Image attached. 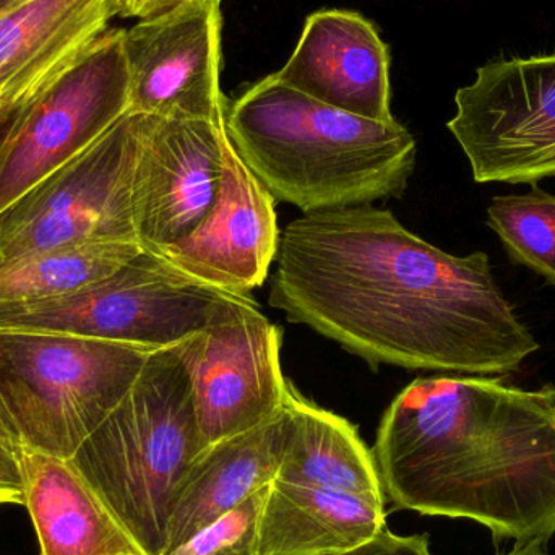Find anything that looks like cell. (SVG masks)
I'll return each mask as SVG.
<instances>
[{"instance_id": "obj_5", "label": "cell", "mask_w": 555, "mask_h": 555, "mask_svg": "<svg viewBox=\"0 0 555 555\" xmlns=\"http://www.w3.org/2000/svg\"><path fill=\"white\" fill-rule=\"evenodd\" d=\"M155 351L59 333L0 330V395L23 446L72 459Z\"/></svg>"}, {"instance_id": "obj_27", "label": "cell", "mask_w": 555, "mask_h": 555, "mask_svg": "<svg viewBox=\"0 0 555 555\" xmlns=\"http://www.w3.org/2000/svg\"><path fill=\"white\" fill-rule=\"evenodd\" d=\"M502 555H551L546 551V546H524L518 547L515 546L511 553L502 554Z\"/></svg>"}, {"instance_id": "obj_28", "label": "cell", "mask_w": 555, "mask_h": 555, "mask_svg": "<svg viewBox=\"0 0 555 555\" xmlns=\"http://www.w3.org/2000/svg\"><path fill=\"white\" fill-rule=\"evenodd\" d=\"M13 113L3 114L0 117V142H2L3 135H5L7 127H9L10 119H12Z\"/></svg>"}, {"instance_id": "obj_19", "label": "cell", "mask_w": 555, "mask_h": 555, "mask_svg": "<svg viewBox=\"0 0 555 555\" xmlns=\"http://www.w3.org/2000/svg\"><path fill=\"white\" fill-rule=\"evenodd\" d=\"M286 404L293 416L276 481L359 495L385 505L372 450L345 417L317 406L293 385Z\"/></svg>"}, {"instance_id": "obj_14", "label": "cell", "mask_w": 555, "mask_h": 555, "mask_svg": "<svg viewBox=\"0 0 555 555\" xmlns=\"http://www.w3.org/2000/svg\"><path fill=\"white\" fill-rule=\"evenodd\" d=\"M273 78L326 106L393 122L390 51L371 20L351 10L307 16L299 42Z\"/></svg>"}, {"instance_id": "obj_29", "label": "cell", "mask_w": 555, "mask_h": 555, "mask_svg": "<svg viewBox=\"0 0 555 555\" xmlns=\"http://www.w3.org/2000/svg\"><path fill=\"white\" fill-rule=\"evenodd\" d=\"M26 2V0H0V13L7 12V10L15 9L20 3Z\"/></svg>"}, {"instance_id": "obj_12", "label": "cell", "mask_w": 555, "mask_h": 555, "mask_svg": "<svg viewBox=\"0 0 555 555\" xmlns=\"http://www.w3.org/2000/svg\"><path fill=\"white\" fill-rule=\"evenodd\" d=\"M224 124L149 116L133 176L137 243L159 250L194 233L217 201Z\"/></svg>"}, {"instance_id": "obj_15", "label": "cell", "mask_w": 555, "mask_h": 555, "mask_svg": "<svg viewBox=\"0 0 555 555\" xmlns=\"http://www.w3.org/2000/svg\"><path fill=\"white\" fill-rule=\"evenodd\" d=\"M116 0H26L0 13V104L22 109L109 31Z\"/></svg>"}, {"instance_id": "obj_20", "label": "cell", "mask_w": 555, "mask_h": 555, "mask_svg": "<svg viewBox=\"0 0 555 555\" xmlns=\"http://www.w3.org/2000/svg\"><path fill=\"white\" fill-rule=\"evenodd\" d=\"M142 253L137 241H83L23 257L0 269V304L74 293L103 280Z\"/></svg>"}, {"instance_id": "obj_13", "label": "cell", "mask_w": 555, "mask_h": 555, "mask_svg": "<svg viewBox=\"0 0 555 555\" xmlns=\"http://www.w3.org/2000/svg\"><path fill=\"white\" fill-rule=\"evenodd\" d=\"M275 202L230 142L220 191L207 217L194 233L155 253L210 286L249 296L266 283L276 260L281 231Z\"/></svg>"}, {"instance_id": "obj_24", "label": "cell", "mask_w": 555, "mask_h": 555, "mask_svg": "<svg viewBox=\"0 0 555 555\" xmlns=\"http://www.w3.org/2000/svg\"><path fill=\"white\" fill-rule=\"evenodd\" d=\"M341 555H433L430 553L429 537L427 534H413V537H398L385 530L374 541Z\"/></svg>"}, {"instance_id": "obj_7", "label": "cell", "mask_w": 555, "mask_h": 555, "mask_svg": "<svg viewBox=\"0 0 555 555\" xmlns=\"http://www.w3.org/2000/svg\"><path fill=\"white\" fill-rule=\"evenodd\" d=\"M146 114L127 113L98 142L0 211V269L83 241H137L133 176Z\"/></svg>"}, {"instance_id": "obj_21", "label": "cell", "mask_w": 555, "mask_h": 555, "mask_svg": "<svg viewBox=\"0 0 555 555\" xmlns=\"http://www.w3.org/2000/svg\"><path fill=\"white\" fill-rule=\"evenodd\" d=\"M525 195H498L488 208V227L508 259L555 286V195L531 184Z\"/></svg>"}, {"instance_id": "obj_25", "label": "cell", "mask_w": 555, "mask_h": 555, "mask_svg": "<svg viewBox=\"0 0 555 555\" xmlns=\"http://www.w3.org/2000/svg\"><path fill=\"white\" fill-rule=\"evenodd\" d=\"M185 0H116L117 15L124 18L146 20L169 12Z\"/></svg>"}, {"instance_id": "obj_2", "label": "cell", "mask_w": 555, "mask_h": 555, "mask_svg": "<svg viewBox=\"0 0 555 555\" xmlns=\"http://www.w3.org/2000/svg\"><path fill=\"white\" fill-rule=\"evenodd\" d=\"M385 502L482 525L495 544L555 534V385L420 377L391 401L372 449Z\"/></svg>"}, {"instance_id": "obj_22", "label": "cell", "mask_w": 555, "mask_h": 555, "mask_svg": "<svg viewBox=\"0 0 555 555\" xmlns=\"http://www.w3.org/2000/svg\"><path fill=\"white\" fill-rule=\"evenodd\" d=\"M270 485L240 507L162 555H259L260 517Z\"/></svg>"}, {"instance_id": "obj_31", "label": "cell", "mask_w": 555, "mask_h": 555, "mask_svg": "<svg viewBox=\"0 0 555 555\" xmlns=\"http://www.w3.org/2000/svg\"><path fill=\"white\" fill-rule=\"evenodd\" d=\"M5 114H7V113H5ZM2 116H3V114H2ZM2 116H0V117H2Z\"/></svg>"}, {"instance_id": "obj_26", "label": "cell", "mask_w": 555, "mask_h": 555, "mask_svg": "<svg viewBox=\"0 0 555 555\" xmlns=\"http://www.w3.org/2000/svg\"><path fill=\"white\" fill-rule=\"evenodd\" d=\"M0 439L5 442L13 443V446L25 447L20 437L18 429H16L13 417L10 416L5 403H3L2 395H0Z\"/></svg>"}, {"instance_id": "obj_10", "label": "cell", "mask_w": 555, "mask_h": 555, "mask_svg": "<svg viewBox=\"0 0 555 555\" xmlns=\"http://www.w3.org/2000/svg\"><path fill=\"white\" fill-rule=\"evenodd\" d=\"M283 333L250 296L221 300L207 328L178 343L191 374L204 450L254 429L286 403Z\"/></svg>"}, {"instance_id": "obj_8", "label": "cell", "mask_w": 555, "mask_h": 555, "mask_svg": "<svg viewBox=\"0 0 555 555\" xmlns=\"http://www.w3.org/2000/svg\"><path fill=\"white\" fill-rule=\"evenodd\" d=\"M122 38V28L109 29L80 64L13 113L0 142V211L129 113Z\"/></svg>"}, {"instance_id": "obj_1", "label": "cell", "mask_w": 555, "mask_h": 555, "mask_svg": "<svg viewBox=\"0 0 555 555\" xmlns=\"http://www.w3.org/2000/svg\"><path fill=\"white\" fill-rule=\"evenodd\" d=\"M270 306L374 371L508 375L540 349L492 275L374 205L317 211L281 231Z\"/></svg>"}, {"instance_id": "obj_18", "label": "cell", "mask_w": 555, "mask_h": 555, "mask_svg": "<svg viewBox=\"0 0 555 555\" xmlns=\"http://www.w3.org/2000/svg\"><path fill=\"white\" fill-rule=\"evenodd\" d=\"M385 505L273 479L260 517L259 555H341L387 530Z\"/></svg>"}, {"instance_id": "obj_16", "label": "cell", "mask_w": 555, "mask_h": 555, "mask_svg": "<svg viewBox=\"0 0 555 555\" xmlns=\"http://www.w3.org/2000/svg\"><path fill=\"white\" fill-rule=\"evenodd\" d=\"M291 426L293 416L284 403L283 410L260 426L204 450L176 499L163 554L181 546L272 485Z\"/></svg>"}, {"instance_id": "obj_30", "label": "cell", "mask_w": 555, "mask_h": 555, "mask_svg": "<svg viewBox=\"0 0 555 555\" xmlns=\"http://www.w3.org/2000/svg\"><path fill=\"white\" fill-rule=\"evenodd\" d=\"M5 113H10V111H7L5 107H3L2 104H0V116H2V114Z\"/></svg>"}, {"instance_id": "obj_4", "label": "cell", "mask_w": 555, "mask_h": 555, "mask_svg": "<svg viewBox=\"0 0 555 555\" xmlns=\"http://www.w3.org/2000/svg\"><path fill=\"white\" fill-rule=\"evenodd\" d=\"M204 452L178 346L156 349L126 397L68 462L145 555H162L182 482Z\"/></svg>"}, {"instance_id": "obj_6", "label": "cell", "mask_w": 555, "mask_h": 555, "mask_svg": "<svg viewBox=\"0 0 555 555\" xmlns=\"http://www.w3.org/2000/svg\"><path fill=\"white\" fill-rule=\"evenodd\" d=\"M230 294L142 249L109 276L74 293L0 304V330L169 348L207 328Z\"/></svg>"}, {"instance_id": "obj_9", "label": "cell", "mask_w": 555, "mask_h": 555, "mask_svg": "<svg viewBox=\"0 0 555 555\" xmlns=\"http://www.w3.org/2000/svg\"><path fill=\"white\" fill-rule=\"evenodd\" d=\"M447 124L479 184L555 176V54L495 59L455 94Z\"/></svg>"}, {"instance_id": "obj_3", "label": "cell", "mask_w": 555, "mask_h": 555, "mask_svg": "<svg viewBox=\"0 0 555 555\" xmlns=\"http://www.w3.org/2000/svg\"><path fill=\"white\" fill-rule=\"evenodd\" d=\"M224 129L269 194L304 215L401 198L416 166V140L397 120L335 109L273 75L228 103Z\"/></svg>"}, {"instance_id": "obj_11", "label": "cell", "mask_w": 555, "mask_h": 555, "mask_svg": "<svg viewBox=\"0 0 555 555\" xmlns=\"http://www.w3.org/2000/svg\"><path fill=\"white\" fill-rule=\"evenodd\" d=\"M221 0H185L124 29L130 113L224 124Z\"/></svg>"}, {"instance_id": "obj_17", "label": "cell", "mask_w": 555, "mask_h": 555, "mask_svg": "<svg viewBox=\"0 0 555 555\" xmlns=\"http://www.w3.org/2000/svg\"><path fill=\"white\" fill-rule=\"evenodd\" d=\"M22 468L39 555H145L67 459L23 447Z\"/></svg>"}, {"instance_id": "obj_23", "label": "cell", "mask_w": 555, "mask_h": 555, "mask_svg": "<svg viewBox=\"0 0 555 555\" xmlns=\"http://www.w3.org/2000/svg\"><path fill=\"white\" fill-rule=\"evenodd\" d=\"M23 447L0 439V507L23 505Z\"/></svg>"}]
</instances>
